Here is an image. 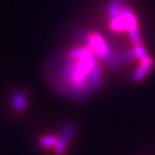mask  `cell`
<instances>
[{"label": "cell", "mask_w": 155, "mask_h": 155, "mask_svg": "<svg viewBox=\"0 0 155 155\" xmlns=\"http://www.w3.org/2000/svg\"><path fill=\"white\" fill-rule=\"evenodd\" d=\"M96 54L88 48H77L53 58L46 69L51 85L59 94L81 99L101 82Z\"/></svg>", "instance_id": "1"}, {"label": "cell", "mask_w": 155, "mask_h": 155, "mask_svg": "<svg viewBox=\"0 0 155 155\" xmlns=\"http://www.w3.org/2000/svg\"><path fill=\"white\" fill-rule=\"evenodd\" d=\"M87 42L92 48V51L94 52L96 55L100 56L102 58L108 57L110 54L109 48L106 44L104 40L97 34H90L87 36Z\"/></svg>", "instance_id": "2"}, {"label": "cell", "mask_w": 155, "mask_h": 155, "mask_svg": "<svg viewBox=\"0 0 155 155\" xmlns=\"http://www.w3.org/2000/svg\"><path fill=\"white\" fill-rule=\"evenodd\" d=\"M73 134H74V127L71 124H67L63 127L61 135L58 136V141L56 147L54 148V152L57 155H63L65 153L66 149L68 147V143L72 138Z\"/></svg>", "instance_id": "3"}, {"label": "cell", "mask_w": 155, "mask_h": 155, "mask_svg": "<svg viewBox=\"0 0 155 155\" xmlns=\"http://www.w3.org/2000/svg\"><path fill=\"white\" fill-rule=\"evenodd\" d=\"M27 104V96L22 91H17L12 96V107L17 111H22Z\"/></svg>", "instance_id": "4"}, {"label": "cell", "mask_w": 155, "mask_h": 155, "mask_svg": "<svg viewBox=\"0 0 155 155\" xmlns=\"http://www.w3.org/2000/svg\"><path fill=\"white\" fill-rule=\"evenodd\" d=\"M58 137L54 135H48V136H42L38 140V143L42 148H55L57 144Z\"/></svg>", "instance_id": "5"}]
</instances>
